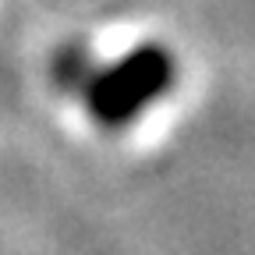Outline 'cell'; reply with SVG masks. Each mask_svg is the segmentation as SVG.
Returning a JSON list of instances; mask_svg holds the SVG:
<instances>
[{
	"label": "cell",
	"instance_id": "obj_1",
	"mask_svg": "<svg viewBox=\"0 0 255 255\" xmlns=\"http://www.w3.org/2000/svg\"><path fill=\"white\" fill-rule=\"evenodd\" d=\"M50 85L75 100L96 128L124 131L174 92L177 57L152 39L128 46L110 60L85 43H68L50 60Z\"/></svg>",
	"mask_w": 255,
	"mask_h": 255
}]
</instances>
